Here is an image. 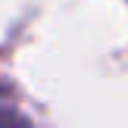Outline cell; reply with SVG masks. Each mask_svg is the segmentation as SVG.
Listing matches in <instances>:
<instances>
[{
	"mask_svg": "<svg viewBox=\"0 0 128 128\" xmlns=\"http://www.w3.org/2000/svg\"><path fill=\"white\" fill-rule=\"evenodd\" d=\"M0 128H31V122L25 119V112L19 110L16 97L0 84Z\"/></svg>",
	"mask_w": 128,
	"mask_h": 128,
	"instance_id": "6da1fadb",
	"label": "cell"
}]
</instances>
